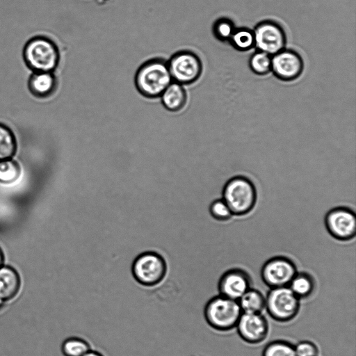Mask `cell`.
I'll list each match as a JSON object with an SVG mask.
<instances>
[{
    "label": "cell",
    "mask_w": 356,
    "mask_h": 356,
    "mask_svg": "<svg viewBox=\"0 0 356 356\" xmlns=\"http://www.w3.org/2000/svg\"><path fill=\"white\" fill-rule=\"evenodd\" d=\"M172 81L168 61L161 58H152L143 63L135 75L138 91L147 98L160 97Z\"/></svg>",
    "instance_id": "obj_1"
},
{
    "label": "cell",
    "mask_w": 356,
    "mask_h": 356,
    "mask_svg": "<svg viewBox=\"0 0 356 356\" xmlns=\"http://www.w3.org/2000/svg\"><path fill=\"white\" fill-rule=\"evenodd\" d=\"M23 58L26 65L33 72H54L60 62V52L58 46L51 39L36 35L25 44Z\"/></svg>",
    "instance_id": "obj_2"
},
{
    "label": "cell",
    "mask_w": 356,
    "mask_h": 356,
    "mask_svg": "<svg viewBox=\"0 0 356 356\" xmlns=\"http://www.w3.org/2000/svg\"><path fill=\"white\" fill-rule=\"evenodd\" d=\"M222 194V199L232 214L236 216L250 213L257 202V191L254 184L243 176H236L228 180Z\"/></svg>",
    "instance_id": "obj_3"
},
{
    "label": "cell",
    "mask_w": 356,
    "mask_h": 356,
    "mask_svg": "<svg viewBox=\"0 0 356 356\" xmlns=\"http://www.w3.org/2000/svg\"><path fill=\"white\" fill-rule=\"evenodd\" d=\"M241 314L237 300L220 294L211 298L204 309L207 323L218 331H229L235 327Z\"/></svg>",
    "instance_id": "obj_4"
},
{
    "label": "cell",
    "mask_w": 356,
    "mask_h": 356,
    "mask_svg": "<svg viewBox=\"0 0 356 356\" xmlns=\"http://www.w3.org/2000/svg\"><path fill=\"white\" fill-rule=\"evenodd\" d=\"M300 307V299L289 286L272 288L265 298L268 315L278 322L286 323L295 318Z\"/></svg>",
    "instance_id": "obj_5"
},
{
    "label": "cell",
    "mask_w": 356,
    "mask_h": 356,
    "mask_svg": "<svg viewBox=\"0 0 356 356\" xmlns=\"http://www.w3.org/2000/svg\"><path fill=\"white\" fill-rule=\"evenodd\" d=\"M172 81L181 85L191 84L197 81L202 72V63L194 52L182 50L174 54L167 60Z\"/></svg>",
    "instance_id": "obj_6"
},
{
    "label": "cell",
    "mask_w": 356,
    "mask_h": 356,
    "mask_svg": "<svg viewBox=\"0 0 356 356\" xmlns=\"http://www.w3.org/2000/svg\"><path fill=\"white\" fill-rule=\"evenodd\" d=\"M132 273L139 284L153 286L159 284L165 277L166 265L159 254L145 252L134 260Z\"/></svg>",
    "instance_id": "obj_7"
},
{
    "label": "cell",
    "mask_w": 356,
    "mask_h": 356,
    "mask_svg": "<svg viewBox=\"0 0 356 356\" xmlns=\"http://www.w3.org/2000/svg\"><path fill=\"white\" fill-rule=\"evenodd\" d=\"M254 48L257 51L273 56L286 48V35L277 22L264 20L258 23L254 30Z\"/></svg>",
    "instance_id": "obj_8"
},
{
    "label": "cell",
    "mask_w": 356,
    "mask_h": 356,
    "mask_svg": "<svg viewBox=\"0 0 356 356\" xmlns=\"http://www.w3.org/2000/svg\"><path fill=\"white\" fill-rule=\"evenodd\" d=\"M297 273L293 261L283 256H277L264 263L261 270V277L270 289L288 286Z\"/></svg>",
    "instance_id": "obj_9"
},
{
    "label": "cell",
    "mask_w": 356,
    "mask_h": 356,
    "mask_svg": "<svg viewBox=\"0 0 356 356\" xmlns=\"http://www.w3.org/2000/svg\"><path fill=\"white\" fill-rule=\"evenodd\" d=\"M325 227L334 238L340 241L353 238L356 233V216L353 210L339 207L330 210L325 218Z\"/></svg>",
    "instance_id": "obj_10"
},
{
    "label": "cell",
    "mask_w": 356,
    "mask_h": 356,
    "mask_svg": "<svg viewBox=\"0 0 356 356\" xmlns=\"http://www.w3.org/2000/svg\"><path fill=\"white\" fill-rule=\"evenodd\" d=\"M304 70L302 56L296 51L284 49L272 56L271 72L282 81H292L300 76Z\"/></svg>",
    "instance_id": "obj_11"
},
{
    "label": "cell",
    "mask_w": 356,
    "mask_h": 356,
    "mask_svg": "<svg viewBox=\"0 0 356 356\" xmlns=\"http://www.w3.org/2000/svg\"><path fill=\"white\" fill-rule=\"evenodd\" d=\"M236 327L240 337L250 344L264 341L269 330L268 321L261 313L242 312Z\"/></svg>",
    "instance_id": "obj_12"
},
{
    "label": "cell",
    "mask_w": 356,
    "mask_h": 356,
    "mask_svg": "<svg viewBox=\"0 0 356 356\" xmlns=\"http://www.w3.org/2000/svg\"><path fill=\"white\" fill-rule=\"evenodd\" d=\"M218 288L220 295L238 301L251 288V278L242 269H230L222 275Z\"/></svg>",
    "instance_id": "obj_13"
},
{
    "label": "cell",
    "mask_w": 356,
    "mask_h": 356,
    "mask_svg": "<svg viewBox=\"0 0 356 356\" xmlns=\"http://www.w3.org/2000/svg\"><path fill=\"white\" fill-rule=\"evenodd\" d=\"M58 81L54 72H33L28 81V88L31 94L38 99L51 97L56 91Z\"/></svg>",
    "instance_id": "obj_14"
},
{
    "label": "cell",
    "mask_w": 356,
    "mask_h": 356,
    "mask_svg": "<svg viewBox=\"0 0 356 356\" xmlns=\"http://www.w3.org/2000/svg\"><path fill=\"white\" fill-rule=\"evenodd\" d=\"M21 280L18 273L12 267H0V298L8 302L13 300L19 293Z\"/></svg>",
    "instance_id": "obj_15"
},
{
    "label": "cell",
    "mask_w": 356,
    "mask_h": 356,
    "mask_svg": "<svg viewBox=\"0 0 356 356\" xmlns=\"http://www.w3.org/2000/svg\"><path fill=\"white\" fill-rule=\"evenodd\" d=\"M163 106L170 111H179L186 104L187 94L183 85L172 81L160 96Z\"/></svg>",
    "instance_id": "obj_16"
},
{
    "label": "cell",
    "mask_w": 356,
    "mask_h": 356,
    "mask_svg": "<svg viewBox=\"0 0 356 356\" xmlns=\"http://www.w3.org/2000/svg\"><path fill=\"white\" fill-rule=\"evenodd\" d=\"M243 313L259 314L265 308V297L258 290L250 288L238 300Z\"/></svg>",
    "instance_id": "obj_17"
},
{
    "label": "cell",
    "mask_w": 356,
    "mask_h": 356,
    "mask_svg": "<svg viewBox=\"0 0 356 356\" xmlns=\"http://www.w3.org/2000/svg\"><path fill=\"white\" fill-rule=\"evenodd\" d=\"M300 300L309 297L315 289L314 278L307 273H297L288 286Z\"/></svg>",
    "instance_id": "obj_18"
},
{
    "label": "cell",
    "mask_w": 356,
    "mask_h": 356,
    "mask_svg": "<svg viewBox=\"0 0 356 356\" xmlns=\"http://www.w3.org/2000/svg\"><path fill=\"white\" fill-rule=\"evenodd\" d=\"M228 42L237 51H249L254 47L253 30L246 27L236 28Z\"/></svg>",
    "instance_id": "obj_19"
},
{
    "label": "cell",
    "mask_w": 356,
    "mask_h": 356,
    "mask_svg": "<svg viewBox=\"0 0 356 356\" xmlns=\"http://www.w3.org/2000/svg\"><path fill=\"white\" fill-rule=\"evenodd\" d=\"M17 150L15 136L11 129L0 123V161L11 159Z\"/></svg>",
    "instance_id": "obj_20"
},
{
    "label": "cell",
    "mask_w": 356,
    "mask_h": 356,
    "mask_svg": "<svg viewBox=\"0 0 356 356\" xmlns=\"http://www.w3.org/2000/svg\"><path fill=\"white\" fill-rule=\"evenodd\" d=\"M90 350V343L78 337H69L61 344V352L64 356H83Z\"/></svg>",
    "instance_id": "obj_21"
},
{
    "label": "cell",
    "mask_w": 356,
    "mask_h": 356,
    "mask_svg": "<svg viewBox=\"0 0 356 356\" xmlns=\"http://www.w3.org/2000/svg\"><path fill=\"white\" fill-rule=\"evenodd\" d=\"M272 56L257 51L249 59L251 71L259 76H264L271 72Z\"/></svg>",
    "instance_id": "obj_22"
},
{
    "label": "cell",
    "mask_w": 356,
    "mask_h": 356,
    "mask_svg": "<svg viewBox=\"0 0 356 356\" xmlns=\"http://www.w3.org/2000/svg\"><path fill=\"white\" fill-rule=\"evenodd\" d=\"M261 356H297L295 348L290 342L275 340L268 343L264 348Z\"/></svg>",
    "instance_id": "obj_23"
},
{
    "label": "cell",
    "mask_w": 356,
    "mask_h": 356,
    "mask_svg": "<svg viewBox=\"0 0 356 356\" xmlns=\"http://www.w3.org/2000/svg\"><path fill=\"white\" fill-rule=\"evenodd\" d=\"M21 174L18 163L11 159L0 161V182L5 184L16 181Z\"/></svg>",
    "instance_id": "obj_24"
},
{
    "label": "cell",
    "mask_w": 356,
    "mask_h": 356,
    "mask_svg": "<svg viewBox=\"0 0 356 356\" xmlns=\"http://www.w3.org/2000/svg\"><path fill=\"white\" fill-rule=\"evenodd\" d=\"M236 27L233 21L227 17L218 19L213 24L212 31L214 37L219 41L228 42Z\"/></svg>",
    "instance_id": "obj_25"
},
{
    "label": "cell",
    "mask_w": 356,
    "mask_h": 356,
    "mask_svg": "<svg viewBox=\"0 0 356 356\" xmlns=\"http://www.w3.org/2000/svg\"><path fill=\"white\" fill-rule=\"evenodd\" d=\"M211 215L218 220H227L232 216V213L227 204L222 199L213 201L209 207Z\"/></svg>",
    "instance_id": "obj_26"
},
{
    "label": "cell",
    "mask_w": 356,
    "mask_h": 356,
    "mask_svg": "<svg viewBox=\"0 0 356 356\" xmlns=\"http://www.w3.org/2000/svg\"><path fill=\"white\" fill-rule=\"evenodd\" d=\"M297 356H318V348L312 341L304 340L294 346Z\"/></svg>",
    "instance_id": "obj_27"
},
{
    "label": "cell",
    "mask_w": 356,
    "mask_h": 356,
    "mask_svg": "<svg viewBox=\"0 0 356 356\" xmlns=\"http://www.w3.org/2000/svg\"><path fill=\"white\" fill-rule=\"evenodd\" d=\"M83 356H104V355L99 351L90 350L87 353H86Z\"/></svg>",
    "instance_id": "obj_28"
},
{
    "label": "cell",
    "mask_w": 356,
    "mask_h": 356,
    "mask_svg": "<svg viewBox=\"0 0 356 356\" xmlns=\"http://www.w3.org/2000/svg\"><path fill=\"white\" fill-rule=\"evenodd\" d=\"M4 257L2 250L0 248V267L3 265Z\"/></svg>",
    "instance_id": "obj_29"
},
{
    "label": "cell",
    "mask_w": 356,
    "mask_h": 356,
    "mask_svg": "<svg viewBox=\"0 0 356 356\" xmlns=\"http://www.w3.org/2000/svg\"><path fill=\"white\" fill-rule=\"evenodd\" d=\"M6 302H4L1 298H0V310L3 307L4 304Z\"/></svg>",
    "instance_id": "obj_30"
}]
</instances>
